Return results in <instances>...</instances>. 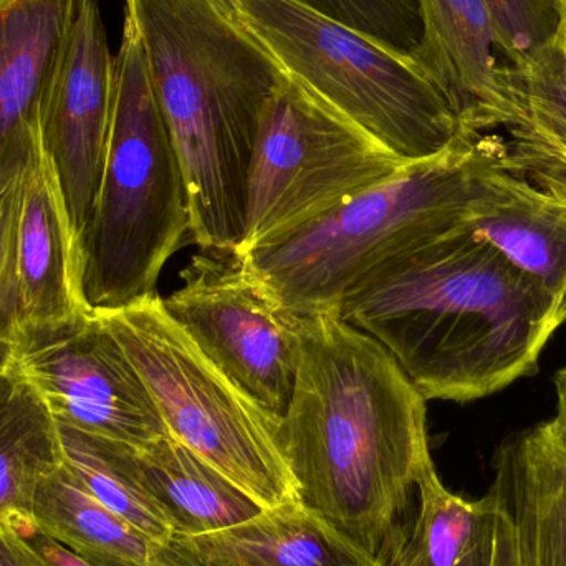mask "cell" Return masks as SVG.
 <instances>
[{
    "mask_svg": "<svg viewBox=\"0 0 566 566\" xmlns=\"http://www.w3.org/2000/svg\"><path fill=\"white\" fill-rule=\"evenodd\" d=\"M426 402L371 336L339 316H302L283 449L300 502L373 564L391 565L399 518L434 464Z\"/></svg>",
    "mask_w": 566,
    "mask_h": 566,
    "instance_id": "obj_1",
    "label": "cell"
},
{
    "mask_svg": "<svg viewBox=\"0 0 566 566\" xmlns=\"http://www.w3.org/2000/svg\"><path fill=\"white\" fill-rule=\"evenodd\" d=\"M338 316L385 346L426 401L471 402L538 371L566 298L462 222L376 269Z\"/></svg>",
    "mask_w": 566,
    "mask_h": 566,
    "instance_id": "obj_2",
    "label": "cell"
},
{
    "mask_svg": "<svg viewBox=\"0 0 566 566\" xmlns=\"http://www.w3.org/2000/svg\"><path fill=\"white\" fill-rule=\"evenodd\" d=\"M175 143L202 251L235 252L249 165L282 72L214 0H126Z\"/></svg>",
    "mask_w": 566,
    "mask_h": 566,
    "instance_id": "obj_3",
    "label": "cell"
},
{
    "mask_svg": "<svg viewBox=\"0 0 566 566\" xmlns=\"http://www.w3.org/2000/svg\"><path fill=\"white\" fill-rule=\"evenodd\" d=\"M501 142L489 133L465 136L242 259L289 312L338 316L376 269L464 222L475 175Z\"/></svg>",
    "mask_w": 566,
    "mask_h": 566,
    "instance_id": "obj_4",
    "label": "cell"
},
{
    "mask_svg": "<svg viewBox=\"0 0 566 566\" xmlns=\"http://www.w3.org/2000/svg\"><path fill=\"white\" fill-rule=\"evenodd\" d=\"M188 235L185 172L153 88L142 36L126 13L115 55L105 168L82 244L88 305L119 308L156 295L166 262Z\"/></svg>",
    "mask_w": 566,
    "mask_h": 566,
    "instance_id": "obj_5",
    "label": "cell"
},
{
    "mask_svg": "<svg viewBox=\"0 0 566 566\" xmlns=\"http://www.w3.org/2000/svg\"><path fill=\"white\" fill-rule=\"evenodd\" d=\"M283 75L406 163L438 158L465 138L458 116L411 56L300 0H214Z\"/></svg>",
    "mask_w": 566,
    "mask_h": 566,
    "instance_id": "obj_6",
    "label": "cell"
},
{
    "mask_svg": "<svg viewBox=\"0 0 566 566\" xmlns=\"http://www.w3.org/2000/svg\"><path fill=\"white\" fill-rule=\"evenodd\" d=\"M148 388L169 436L262 511L300 504L281 421L228 378L166 312L161 296L96 308Z\"/></svg>",
    "mask_w": 566,
    "mask_h": 566,
    "instance_id": "obj_7",
    "label": "cell"
},
{
    "mask_svg": "<svg viewBox=\"0 0 566 566\" xmlns=\"http://www.w3.org/2000/svg\"><path fill=\"white\" fill-rule=\"evenodd\" d=\"M409 165L282 73L262 112L234 254L282 241Z\"/></svg>",
    "mask_w": 566,
    "mask_h": 566,
    "instance_id": "obj_8",
    "label": "cell"
},
{
    "mask_svg": "<svg viewBox=\"0 0 566 566\" xmlns=\"http://www.w3.org/2000/svg\"><path fill=\"white\" fill-rule=\"evenodd\" d=\"M166 312L262 408L282 419L298 369L302 316L289 312L234 252L196 255Z\"/></svg>",
    "mask_w": 566,
    "mask_h": 566,
    "instance_id": "obj_9",
    "label": "cell"
},
{
    "mask_svg": "<svg viewBox=\"0 0 566 566\" xmlns=\"http://www.w3.org/2000/svg\"><path fill=\"white\" fill-rule=\"evenodd\" d=\"M10 363L59 424L136 451L169 436L142 376L95 312L20 339Z\"/></svg>",
    "mask_w": 566,
    "mask_h": 566,
    "instance_id": "obj_10",
    "label": "cell"
},
{
    "mask_svg": "<svg viewBox=\"0 0 566 566\" xmlns=\"http://www.w3.org/2000/svg\"><path fill=\"white\" fill-rule=\"evenodd\" d=\"M115 98V55L99 0H78L40 116V139L55 168L80 248L105 168Z\"/></svg>",
    "mask_w": 566,
    "mask_h": 566,
    "instance_id": "obj_11",
    "label": "cell"
},
{
    "mask_svg": "<svg viewBox=\"0 0 566 566\" xmlns=\"http://www.w3.org/2000/svg\"><path fill=\"white\" fill-rule=\"evenodd\" d=\"M13 268L15 345L29 336L73 325L95 312L83 292L82 248L42 139L23 172Z\"/></svg>",
    "mask_w": 566,
    "mask_h": 566,
    "instance_id": "obj_12",
    "label": "cell"
},
{
    "mask_svg": "<svg viewBox=\"0 0 566 566\" xmlns=\"http://www.w3.org/2000/svg\"><path fill=\"white\" fill-rule=\"evenodd\" d=\"M422 39L411 59L442 93L465 135L515 122L509 65L484 0H419Z\"/></svg>",
    "mask_w": 566,
    "mask_h": 566,
    "instance_id": "obj_13",
    "label": "cell"
},
{
    "mask_svg": "<svg viewBox=\"0 0 566 566\" xmlns=\"http://www.w3.org/2000/svg\"><path fill=\"white\" fill-rule=\"evenodd\" d=\"M464 226L566 298V201L509 171L504 139L475 175Z\"/></svg>",
    "mask_w": 566,
    "mask_h": 566,
    "instance_id": "obj_14",
    "label": "cell"
},
{
    "mask_svg": "<svg viewBox=\"0 0 566 566\" xmlns=\"http://www.w3.org/2000/svg\"><path fill=\"white\" fill-rule=\"evenodd\" d=\"M497 499L518 566H566V429L557 418L502 442L494 458Z\"/></svg>",
    "mask_w": 566,
    "mask_h": 566,
    "instance_id": "obj_15",
    "label": "cell"
},
{
    "mask_svg": "<svg viewBox=\"0 0 566 566\" xmlns=\"http://www.w3.org/2000/svg\"><path fill=\"white\" fill-rule=\"evenodd\" d=\"M78 0H0V172L25 163Z\"/></svg>",
    "mask_w": 566,
    "mask_h": 566,
    "instance_id": "obj_16",
    "label": "cell"
},
{
    "mask_svg": "<svg viewBox=\"0 0 566 566\" xmlns=\"http://www.w3.org/2000/svg\"><path fill=\"white\" fill-rule=\"evenodd\" d=\"M161 566H381L300 504L261 511L206 534H175L156 547Z\"/></svg>",
    "mask_w": 566,
    "mask_h": 566,
    "instance_id": "obj_17",
    "label": "cell"
},
{
    "mask_svg": "<svg viewBox=\"0 0 566 566\" xmlns=\"http://www.w3.org/2000/svg\"><path fill=\"white\" fill-rule=\"evenodd\" d=\"M63 465L55 419L10 363L0 373V522L33 524L40 488Z\"/></svg>",
    "mask_w": 566,
    "mask_h": 566,
    "instance_id": "obj_18",
    "label": "cell"
},
{
    "mask_svg": "<svg viewBox=\"0 0 566 566\" xmlns=\"http://www.w3.org/2000/svg\"><path fill=\"white\" fill-rule=\"evenodd\" d=\"M143 481L175 527L196 535L231 527L262 511L221 472L172 436L136 451Z\"/></svg>",
    "mask_w": 566,
    "mask_h": 566,
    "instance_id": "obj_19",
    "label": "cell"
},
{
    "mask_svg": "<svg viewBox=\"0 0 566 566\" xmlns=\"http://www.w3.org/2000/svg\"><path fill=\"white\" fill-rule=\"evenodd\" d=\"M33 525L92 566H161L158 544L99 504L63 465L33 502Z\"/></svg>",
    "mask_w": 566,
    "mask_h": 566,
    "instance_id": "obj_20",
    "label": "cell"
},
{
    "mask_svg": "<svg viewBox=\"0 0 566 566\" xmlns=\"http://www.w3.org/2000/svg\"><path fill=\"white\" fill-rule=\"evenodd\" d=\"M416 489L418 517L389 566H492L501 521L494 494L465 501L446 489L434 464Z\"/></svg>",
    "mask_w": 566,
    "mask_h": 566,
    "instance_id": "obj_21",
    "label": "cell"
},
{
    "mask_svg": "<svg viewBox=\"0 0 566 566\" xmlns=\"http://www.w3.org/2000/svg\"><path fill=\"white\" fill-rule=\"evenodd\" d=\"M56 426L65 465L88 494L155 544L163 545L176 534L168 515L146 489L136 449Z\"/></svg>",
    "mask_w": 566,
    "mask_h": 566,
    "instance_id": "obj_22",
    "label": "cell"
},
{
    "mask_svg": "<svg viewBox=\"0 0 566 566\" xmlns=\"http://www.w3.org/2000/svg\"><path fill=\"white\" fill-rule=\"evenodd\" d=\"M515 122L509 133L554 139L566 146V52L557 42L518 66L509 65Z\"/></svg>",
    "mask_w": 566,
    "mask_h": 566,
    "instance_id": "obj_23",
    "label": "cell"
},
{
    "mask_svg": "<svg viewBox=\"0 0 566 566\" xmlns=\"http://www.w3.org/2000/svg\"><path fill=\"white\" fill-rule=\"evenodd\" d=\"M300 2L398 55L412 56L421 43L422 19L419 0H300Z\"/></svg>",
    "mask_w": 566,
    "mask_h": 566,
    "instance_id": "obj_24",
    "label": "cell"
},
{
    "mask_svg": "<svg viewBox=\"0 0 566 566\" xmlns=\"http://www.w3.org/2000/svg\"><path fill=\"white\" fill-rule=\"evenodd\" d=\"M484 3L497 29L507 65H522L557 39L564 0H484Z\"/></svg>",
    "mask_w": 566,
    "mask_h": 566,
    "instance_id": "obj_25",
    "label": "cell"
},
{
    "mask_svg": "<svg viewBox=\"0 0 566 566\" xmlns=\"http://www.w3.org/2000/svg\"><path fill=\"white\" fill-rule=\"evenodd\" d=\"M32 155V153H30ZM25 163L0 172V373L10 365L17 335L15 268L13 242Z\"/></svg>",
    "mask_w": 566,
    "mask_h": 566,
    "instance_id": "obj_26",
    "label": "cell"
},
{
    "mask_svg": "<svg viewBox=\"0 0 566 566\" xmlns=\"http://www.w3.org/2000/svg\"><path fill=\"white\" fill-rule=\"evenodd\" d=\"M505 142V166L524 176L538 188L566 201V146L554 139L524 133H509Z\"/></svg>",
    "mask_w": 566,
    "mask_h": 566,
    "instance_id": "obj_27",
    "label": "cell"
},
{
    "mask_svg": "<svg viewBox=\"0 0 566 566\" xmlns=\"http://www.w3.org/2000/svg\"><path fill=\"white\" fill-rule=\"evenodd\" d=\"M0 566H49L12 525L0 522Z\"/></svg>",
    "mask_w": 566,
    "mask_h": 566,
    "instance_id": "obj_28",
    "label": "cell"
},
{
    "mask_svg": "<svg viewBox=\"0 0 566 566\" xmlns=\"http://www.w3.org/2000/svg\"><path fill=\"white\" fill-rule=\"evenodd\" d=\"M23 535L27 542L32 545L33 551L49 564V566H92L85 564L82 558L76 557L69 548L52 541L45 534L39 531L33 524L20 525L13 527Z\"/></svg>",
    "mask_w": 566,
    "mask_h": 566,
    "instance_id": "obj_29",
    "label": "cell"
},
{
    "mask_svg": "<svg viewBox=\"0 0 566 566\" xmlns=\"http://www.w3.org/2000/svg\"><path fill=\"white\" fill-rule=\"evenodd\" d=\"M495 501H497V499H495ZM499 509H501V505H499ZM492 566H518L517 555H515L514 538H512L511 527H509L507 518H505L502 509L501 521H499L497 542H495L494 562H492Z\"/></svg>",
    "mask_w": 566,
    "mask_h": 566,
    "instance_id": "obj_30",
    "label": "cell"
},
{
    "mask_svg": "<svg viewBox=\"0 0 566 566\" xmlns=\"http://www.w3.org/2000/svg\"><path fill=\"white\" fill-rule=\"evenodd\" d=\"M555 392H557V415L555 418L566 429V366L558 369L554 378Z\"/></svg>",
    "mask_w": 566,
    "mask_h": 566,
    "instance_id": "obj_31",
    "label": "cell"
},
{
    "mask_svg": "<svg viewBox=\"0 0 566 566\" xmlns=\"http://www.w3.org/2000/svg\"><path fill=\"white\" fill-rule=\"evenodd\" d=\"M555 42L562 46L566 52V0H564V10H562L560 29H558L557 39Z\"/></svg>",
    "mask_w": 566,
    "mask_h": 566,
    "instance_id": "obj_32",
    "label": "cell"
}]
</instances>
